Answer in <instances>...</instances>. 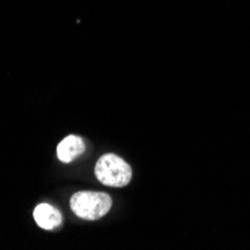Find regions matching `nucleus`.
Listing matches in <instances>:
<instances>
[{
	"mask_svg": "<svg viewBox=\"0 0 250 250\" xmlns=\"http://www.w3.org/2000/svg\"><path fill=\"white\" fill-rule=\"evenodd\" d=\"M71 210L84 220H98L104 217L112 206L109 195L104 192H77L69 201Z\"/></svg>",
	"mask_w": 250,
	"mask_h": 250,
	"instance_id": "f03ea898",
	"label": "nucleus"
},
{
	"mask_svg": "<svg viewBox=\"0 0 250 250\" xmlns=\"http://www.w3.org/2000/svg\"><path fill=\"white\" fill-rule=\"evenodd\" d=\"M95 175L102 185L108 188H125L132 180V169L117 154H104L96 167Z\"/></svg>",
	"mask_w": 250,
	"mask_h": 250,
	"instance_id": "f257e3e1",
	"label": "nucleus"
},
{
	"mask_svg": "<svg viewBox=\"0 0 250 250\" xmlns=\"http://www.w3.org/2000/svg\"><path fill=\"white\" fill-rule=\"evenodd\" d=\"M33 217L39 228L47 229V231L59 228L63 222L62 213L53 206H50V204H39L33 211Z\"/></svg>",
	"mask_w": 250,
	"mask_h": 250,
	"instance_id": "7ed1b4c3",
	"label": "nucleus"
},
{
	"mask_svg": "<svg viewBox=\"0 0 250 250\" xmlns=\"http://www.w3.org/2000/svg\"><path fill=\"white\" fill-rule=\"evenodd\" d=\"M85 150V144L83 138L77 135H69L57 146V157L64 164H71L78 156H81Z\"/></svg>",
	"mask_w": 250,
	"mask_h": 250,
	"instance_id": "20e7f679",
	"label": "nucleus"
}]
</instances>
